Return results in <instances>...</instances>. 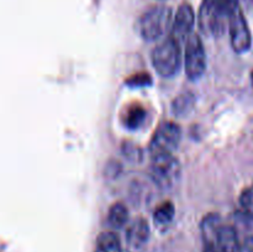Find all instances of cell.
<instances>
[{"mask_svg": "<svg viewBox=\"0 0 253 252\" xmlns=\"http://www.w3.org/2000/svg\"><path fill=\"white\" fill-rule=\"evenodd\" d=\"M172 9L165 5H157L143 12L138 20V34L143 41L155 42L165 36L172 29Z\"/></svg>", "mask_w": 253, "mask_h": 252, "instance_id": "cell-2", "label": "cell"}, {"mask_svg": "<svg viewBox=\"0 0 253 252\" xmlns=\"http://www.w3.org/2000/svg\"><path fill=\"white\" fill-rule=\"evenodd\" d=\"M147 116V111L143 106L141 105H133L131 106L126 114V126L130 130H135L138 128L143 124Z\"/></svg>", "mask_w": 253, "mask_h": 252, "instance_id": "cell-15", "label": "cell"}, {"mask_svg": "<svg viewBox=\"0 0 253 252\" xmlns=\"http://www.w3.org/2000/svg\"><path fill=\"white\" fill-rule=\"evenodd\" d=\"M128 220V210L124 203H115L109 209L108 221L114 229H121Z\"/></svg>", "mask_w": 253, "mask_h": 252, "instance_id": "cell-13", "label": "cell"}, {"mask_svg": "<svg viewBox=\"0 0 253 252\" xmlns=\"http://www.w3.org/2000/svg\"><path fill=\"white\" fill-rule=\"evenodd\" d=\"M182 140V128L173 121H166L161 124L153 133L150 142L151 156L173 153L179 146Z\"/></svg>", "mask_w": 253, "mask_h": 252, "instance_id": "cell-6", "label": "cell"}, {"mask_svg": "<svg viewBox=\"0 0 253 252\" xmlns=\"http://www.w3.org/2000/svg\"><path fill=\"white\" fill-rule=\"evenodd\" d=\"M180 175V163L173 153H163L152 157L151 178L161 189L174 187Z\"/></svg>", "mask_w": 253, "mask_h": 252, "instance_id": "cell-4", "label": "cell"}, {"mask_svg": "<svg viewBox=\"0 0 253 252\" xmlns=\"http://www.w3.org/2000/svg\"><path fill=\"white\" fill-rule=\"evenodd\" d=\"M195 100L197 99L192 91H184V93L179 94L172 103V113L179 118L187 115L194 108Z\"/></svg>", "mask_w": 253, "mask_h": 252, "instance_id": "cell-12", "label": "cell"}, {"mask_svg": "<svg viewBox=\"0 0 253 252\" xmlns=\"http://www.w3.org/2000/svg\"><path fill=\"white\" fill-rule=\"evenodd\" d=\"M175 214V207L172 202H165L155 210L153 220L157 225H168L173 220Z\"/></svg>", "mask_w": 253, "mask_h": 252, "instance_id": "cell-14", "label": "cell"}, {"mask_svg": "<svg viewBox=\"0 0 253 252\" xmlns=\"http://www.w3.org/2000/svg\"><path fill=\"white\" fill-rule=\"evenodd\" d=\"M123 152L126 158H128L130 161H133V162H137V161L142 160V150L132 142L124 143Z\"/></svg>", "mask_w": 253, "mask_h": 252, "instance_id": "cell-17", "label": "cell"}, {"mask_svg": "<svg viewBox=\"0 0 253 252\" xmlns=\"http://www.w3.org/2000/svg\"><path fill=\"white\" fill-rule=\"evenodd\" d=\"M151 61L155 71L161 77L170 78L177 74L182 63L179 41L173 36H168L153 49Z\"/></svg>", "mask_w": 253, "mask_h": 252, "instance_id": "cell-3", "label": "cell"}, {"mask_svg": "<svg viewBox=\"0 0 253 252\" xmlns=\"http://www.w3.org/2000/svg\"><path fill=\"white\" fill-rule=\"evenodd\" d=\"M242 1L245 2V5H246L247 9L253 10V0H242Z\"/></svg>", "mask_w": 253, "mask_h": 252, "instance_id": "cell-19", "label": "cell"}, {"mask_svg": "<svg viewBox=\"0 0 253 252\" xmlns=\"http://www.w3.org/2000/svg\"><path fill=\"white\" fill-rule=\"evenodd\" d=\"M240 207L247 219L253 222V185L246 188L240 195Z\"/></svg>", "mask_w": 253, "mask_h": 252, "instance_id": "cell-16", "label": "cell"}, {"mask_svg": "<svg viewBox=\"0 0 253 252\" xmlns=\"http://www.w3.org/2000/svg\"><path fill=\"white\" fill-rule=\"evenodd\" d=\"M219 241L224 252H242L241 241L234 226L222 224L219 231Z\"/></svg>", "mask_w": 253, "mask_h": 252, "instance_id": "cell-10", "label": "cell"}, {"mask_svg": "<svg viewBox=\"0 0 253 252\" xmlns=\"http://www.w3.org/2000/svg\"><path fill=\"white\" fill-rule=\"evenodd\" d=\"M231 46L236 53H246L252 46V36L241 7H237L229 17Z\"/></svg>", "mask_w": 253, "mask_h": 252, "instance_id": "cell-7", "label": "cell"}, {"mask_svg": "<svg viewBox=\"0 0 253 252\" xmlns=\"http://www.w3.org/2000/svg\"><path fill=\"white\" fill-rule=\"evenodd\" d=\"M195 21H197V17H195V11L193 6L188 2H183L178 7L174 19H173L170 36H173L178 41L188 39L193 34Z\"/></svg>", "mask_w": 253, "mask_h": 252, "instance_id": "cell-8", "label": "cell"}, {"mask_svg": "<svg viewBox=\"0 0 253 252\" xmlns=\"http://www.w3.org/2000/svg\"><path fill=\"white\" fill-rule=\"evenodd\" d=\"M150 239V225L145 217H136L126 230V241L131 249L138 250L145 246Z\"/></svg>", "mask_w": 253, "mask_h": 252, "instance_id": "cell-9", "label": "cell"}, {"mask_svg": "<svg viewBox=\"0 0 253 252\" xmlns=\"http://www.w3.org/2000/svg\"><path fill=\"white\" fill-rule=\"evenodd\" d=\"M185 73L190 81H198L207 71V53L199 35L192 34L185 42Z\"/></svg>", "mask_w": 253, "mask_h": 252, "instance_id": "cell-5", "label": "cell"}, {"mask_svg": "<svg viewBox=\"0 0 253 252\" xmlns=\"http://www.w3.org/2000/svg\"><path fill=\"white\" fill-rule=\"evenodd\" d=\"M239 6V0H203L198 16L200 31L207 36H221L226 20Z\"/></svg>", "mask_w": 253, "mask_h": 252, "instance_id": "cell-1", "label": "cell"}, {"mask_svg": "<svg viewBox=\"0 0 253 252\" xmlns=\"http://www.w3.org/2000/svg\"><path fill=\"white\" fill-rule=\"evenodd\" d=\"M95 252H123L118 235L113 231L101 232L96 240Z\"/></svg>", "mask_w": 253, "mask_h": 252, "instance_id": "cell-11", "label": "cell"}, {"mask_svg": "<svg viewBox=\"0 0 253 252\" xmlns=\"http://www.w3.org/2000/svg\"><path fill=\"white\" fill-rule=\"evenodd\" d=\"M251 82H252V85H253V71L251 72Z\"/></svg>", "mask_w": 253, "mask_h": 252, "instance_id": "cell-20", "label": "cell"}, {"mask_svg": "<svg viewBox=\"0 0 253 252\" xmlns=\"http://www.w3.org/2000/svg\"><path fill=\"white\" fill-rule=\"evenodd\" d=\"M151 77L147 73H138L135 76L130 77V78L126 81V84H128L130 86H145L151 84Z\"/></svg>", "mask_w": 253, "mask_h": 252, "instance_id": "cell-18", "label": "cell"}]
</instances>
